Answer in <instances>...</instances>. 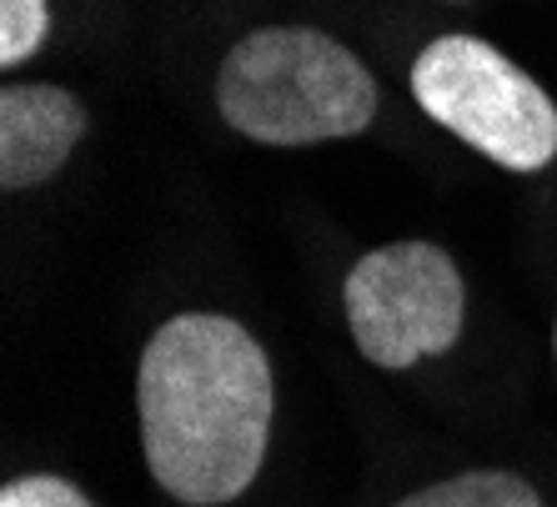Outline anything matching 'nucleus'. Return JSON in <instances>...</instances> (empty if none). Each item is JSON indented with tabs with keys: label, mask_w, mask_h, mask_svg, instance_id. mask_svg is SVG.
I'll return each instance as SVG.
<instances>
[{
	"label": "nucleus",
	"mask_w": 557,
	"mask_h": 507,
	"mask_svg": "<svg viewBox=\"0 0 557 507\" xmlns=\"http://www.w3.org/2000/svg\"><path fill=\"white\" fill-rule=\"evenodd\" d=\"M136 403L151 478L171 497L216 507L257 482L276 382L247 326L216 312L171 317L141 351Z\"/></svg>",
	"instance_id": "1"
},
{
	"label": "nucleus",
	"mask_w": 557,
	"mask_h": 507,
	"mask_svg": "<svg viewBox=\"0 0 557 507\" xmlns=\"http://www.w3.org/2000/svg\"><path fill=\"white\" fill-rule=\"evenodd\" d=\"M216 111L261 146L342 141L372 126L376 81L342 40L311 26H267L236 40L216 71Z\"/></svg>",
	"instance_id": "2"
},
{
	"label": "nucleus",
	"mask_w": 557,
	"mask_h": 507,
	"mask_svg": "<svg viewBox=\"0 0 557 507\" xmlns=\"http://www.w3.org/2000/svg\"><path fill=\"white\" fill-rule=\"evenodd\" d=\"M412 96L437 126L507 171L557 157V106L537 81L478 36H442L412 65Z\"/></svg>",
	"instance_id": "3"
},
{
	"label": "nucleus",
	"mask_w": 557,
	"mask_h": 507,
	"mask_svg": "<svg viewBox=\"0 0 557 507\" xmlns=\"http://www.w3.org/2000/svg\"><path fill=\"white\" fill-rule=\"evenodd\" d=\"M467 286L457 261L432 242H392L367 251L347 276V322L367 362L403 367L442 357L462 337Z\"/></svg>",
	"instance_id": "4"
},
{
	"label": "nucleus",
	"mask_w": 557,
	"mask_h": 507,
	"mask_svg": "<svg viewBox=\"0 0 557 507\" xmlns=\"http://www.w3.org/2000/svg\"><path fill=\"white\" fill-rule=\"evenodd\" d=\"M86 136V111L61 86H5L0 91V186L26 191L51 182Z\"/></svg>",
	"instance_id": "5"
},
{
	"label": "nucleus",
	"mask_w": 557,
	"mask_h": 507,
	"mask_svg": "<svg viewBox=\"0 0 557 507\" xmlns=\"http://www.w3.org/2000/svg\"><path fill=\"white\" fill-rule=\"evenodd\" d=\"M392 507H543V497L532 493L518 472L482 468V472L432 482V487H422V493L403 497V503H392Z\"/></svg>",
	"instance_id": "6"
},
{
	"label": "nucleus",
	"mask_w": 557,
	"mask_h": 507,
	"mask_svg": "<svg viewBox=\"0 0 557 507\" xmlns=\"http://www.w3.org/2000/svg\"><path fill=\"white\" fill-rule=\"evenodd\" d=\"M46 0H0V65H21L46 40Z\"/></svg>",
	"instance_id": "7"
},
{
	"label": "nucleus",
	"mask_w": 557,
	"mask_h": 507,
	"mask_svg": "<svg viewBox=\"0 0 557 507\" xmlns=\"http://www.w3.org/2000/svg\"><path fill=\"white\" fill-rule=\"evenodd\" d=\"M0 507H91V497L81 493V487H71L65 478L36 472V478H15L0 493Z\"/></svg>",
	"instance_id": "8"
},
{
	"label": "nucleus",
	"mask_w": 557,
	"mask_h": 507,
	"mask_svg": "<svg viewBox=\"0 0 557 507\" xmlns=\"http://www.w3.org/2000/svg\"><path fill=\"white\" fill-rule=\"evenodd\" d=\"M553 347H557V326H553Z\"/></svg>",
	"instance_id": "9"
}]
</instances>
